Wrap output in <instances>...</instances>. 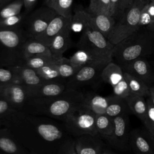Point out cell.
I'll return each instance as SVG.
<instances>
[{"label":"cell","mask_w":154,"mask_h":154,"mask_svg":"<svg viewBox=\"0 0 154 154\" xmlns=\"http://www.w3.org/2000/svg\"><path fill=\"white\" fill-rule=\"evenodd\" d=\"M113 95L121 98H126L130 94L128 84L123 78L116 85L112 87Z\"/></svg>","instance_id":"40"},{"label":"cell","mask_w":154,"mask_h":154,"mask_svg":"<svg viewBox=\"0 0 154 154\" xmlns=\"http://www.w3.org/2000/svg\"><path fill=\"white\" fill-rule=\"evenodd\" d=\"M142 2H143L144 3H147L149 1V0H141Z\"/></svg>","instance_id":"50"},{"label":"cell","mask_w":154,"mask_h":154,"mask_svg":"<svg viewBox=\"0 0 154 154\" xmlns=\"http://www.w3.org/2000/svg\"><path fill=\"white\" fill-rule=\"evenodd\" d=\"M56 64L60 76L66 81L80 69L73 65L69 58L64 57L57 60Z\"/></svg>","instance_id":"31"},{"label":"cell","mask_w":154,"mask_h":154,"mask_svg":"<svg viewBox=\"0 0 154 154\" xmlns=\"http://www.w3.org/2000/svg\"><path fill=\"white\" fill-rule=\"evenodd\" d=\"M74 138L77 154H108L113 153L106 147L99 134H85Z\"/></svg>","instance_id":"11"},{"label":"cell","mask_w":154,"mask_h":154,"mask_svg":"<svg viewBox=\"0 0 154 154\" xmlns=\"http://www.w3.org/2000/svg\"><path fill=\"white\" fill-rule=\"evenodd\" d=\"M96 114L82 103L75 107L63 119L67 132L73 137L85 134H97L95 125Z\"/></svg>","instance_id":"5"},{"label":"cell","mask_w":154,"mask_h":154,"mask_svg":"<svg viewBox=\"0 0 154 154\" xmlns=\"http://www.w3.org/2000/svg\"><path fill=\"white\" fill-rule=\"evenodd\" d=\"M149 97V99H150V100L152 101V103L154 105V86L150 87Z\"/></svg>","instance_id":"44"},{"label":"cell","mask_w":154,"mask_h":154,"mask_svg":"<svg viewBox=\"0 0 154 154\" xmlns=\"http://www.w3.org/2000/svg\"><path fill=\"white\" fill-rule=\"evenodd\" d=\"M69 59L73 65L81 68L82 66L91 63L109 62L112 60V56L99 54L85 49L78 48Z\"/></svg>","instance_id":"17"},{"label":"cell","mask_w":154,"mask_h":154,"mask_svg":"<svg viewBox=\"0 0 154 154\" xmlns=\"http://www.w3.org/2000/svg\"><path fill=\"white\" fill-rule=\"evenodd\" d=\"M23 7L25 9V13L29 12L31 8L33 7L37 0H23Z\"/></svg>","instance_id":"43"},{"label":"cell","mask_w":154,"mask_h":154,"mask_svg":"<svg viewBox=\"0 0 154 154\" xmlns=\"http://www.w3.org/2000/svg\"><path fill=\"white\" fill-rule=\"evenodd\" d=\"M135 1L136 0H124L126 9L127 10L128 8H129Z\"/></svg>","instance_id":"45"},{"label":"cell","mask_w":154,"mask_h":154,"mask_svg":"<svg viewBox=\"0 0 154 154\" xmlns=\"http://www.w3.org/2000/svg\"><path fill=\"white\" fill-rule=\"evenodd\" d=\"M129 144L134 153L151 154L154 153V138L146 129L137 128L130 131Z\"/></svg>","instance_id":"12"},{"label":"cell","mask_w":154,"mask_h":154,"mask_svg":"<svg viewBox=\"0 0 154 154\" xmlns=\"http://www.w3.org/2000/svg\"><path fill=\"white\" fill-rule=\"evenodd\" d=\"M114 129L112 134L105 140L112 149L120 152L131 150L129 144V119L128 113L113 117Z\"/></svg>","instance_id":"8"},{"label":"cell","mask_w":154,"mask_h":154,"mask_svg":"<svg viewBox=\"0 0 154 154\" xmlns=\"http://www.w3.org/2000/svg\"><path fill=\"white\" fill-rule=\"evenodd\" d=\"M58 13L52 8L43 6L26 16L25 22V31L28 38H34L46 29L48 24Z\"/></svg>","instance_id":"9"},{"label":"cell","mask_w":154,"mask_h":154,"mask_svg":"<svg viewBox=\"0 0 154 154\" xmlns=\"http://www.w3.org/2000/svg\"><path fill=\"white\" fill-rule=\"evenodd\" d=\"M89 17V14H88ZM76 46L99 54L112 56L114 45L88 22L84 28Z\"/></svg>","instance_id":"7"},{"label":"cell","mask_w":154,"mask_h":154,"mask_svg":"<svg viewBox=\"0 0 154 154\" xmlns=\"http://www.w3.org/2000/svg\"><path fill=\"white\" fill-rule=\"evenodd\" d=\"M4 124L32 154H57L63 142L70 135L63 123L23 111L14 110L4 119Z\"/></svg>","instance_id":"1"},{"label":"cell","mask_w":154,"mask_h":154,"mask_svg":"<svg viewBox=\"0 0 154 154\" xmlns=\"http://www.w3.org/2000/svg\"><path fill=\"white\" fill-rule=\"evenodd\" d=\"M110 0H90L88 9V12L98 14L103 13L109 14Z\"/></svg>","instance_id":"36"},{"label":"cell","mask_w":154,"mask_h":154,"mask_svg":"<svg viewBox=\"0 0 154 154\" xmlns=\"http://www.w3.org/2000/svg\"><path fill=\"white\" fill-rule=\"evenodd\" d=\"M14 110H15L9 103V102L0 94V120L4 119Z\"/></svg>","instance_id":"41"},{"label":"cell","mask_w":154,"mask_h":154,"mask_svg":"<svg viewBox=\"0 0 154 154\" xmlns=\"http://www.w3.org/2000/svg\"><path fill=\"white\" fill-rule=\"evenodd\" d=\"M71 20L72 18H66L58 14L50 22L43 32L33 38L49 47L55 37L71 22Z\"/></svg>","instance_id":"16"},{"label":"cell","mask_w":154,"mask_h":154,"mask_svg":"<svg viewBox=\"0 0 154 154\" xmlns=\"http://www.w3.org/2000/svg\"><path fill=\"white\" fill-rule=\"evenodd\" d=\"M4 127V121L2 120H0V129Z\"/></svg>","instance_id":"49"},{"label":"cell","mask_w":154,"mask_h":154,"mask_svg":"<svg viewBox=\"0 0 154 154\" xmlns=\"http://www.w3.org/2000/svg\"><path fill=\"white\" fill-rule=\"evenodd\" d=\"M16 72L20 81L28 90L29 97L32 93L45 81L39 76L36 70L24 65L12 67Z\"/></svg>","instance_id":"14"},{"label":"cell","mask_w":154,"mask_h":154,"mask_svg":"<svg viewBox=\"0 0 154 154\" xmlns=\"http://www.w3.org/2000/svg\"><path fill=\"white\" fill-rule=\"evenodd\" d=\"M2 95L14 109L19 111H23L29 98L28 89L21 84L6 85Z\"/></svg>","instance_id":"13"},{"label":"cell","mask_w":154,"mask_h":154,"mask_svg":"<svg viewBox=\"0 0 154 154\" xmlns=\"http://www.w3.org/2000/svg\"><path fill=\"white\" fill-rule=\"evenodd\" d=\"M144 6L149 14L152 20V30L154 31V2L149 1L144 4Z\"/></svg>","instance_id":"42"},{"label":"cell","mask_w":154,"mask_h":154,"mask_svg":"<svg viewBox=\"0 0 154 154\" xmlns=\"http://www.w3.org/2000/svg\"><path fill=\"white\" fill-rule=\"evenodd\" d=\"M20 84L19 79L12 67L0 66V85Z\"/></svg>","instance_id":"33"},{"label":"cell","mask_w":154,"mask_h":154,"mask_svg":"<svg viewBox=\"0 0 154 154\" xmlns=\"http://www.w3.org/2000/svg\"><path fill=\"white\" fill-rule=\"evenodd\" d=\"M55 1V0H45V3L47 6L51 8Z\"/></svg>","instance_id":"47"},{"label":"cell","mask_w":154,"mask_h":154,"mask_svg":"<svg viewBox=\"0 0 154 154\" xmlns=\"http://www.w3.org/2000/svg\"><path fill=\"white\" fill-rule=\"evenodd\" d=\"M26 14V13H20L16 15L0 19V26L10 29L22 28V25L24 24Z\"/></svg>","instance_id":"34"},{"label":"cell","mask_w":154,"mask_h":154,"mask_svg":"<svg viewBox=\"0 0 154 154\" xmlns=\"http://www.w3.org/2000/svg\"><path fill=\"white\" fill-rule=\"evenodd\" d=\"M95 125L97 134L105 139L109 137L113 132V117L109 116L105 113L96 115Z\"/></svg>","instance_id":"28"},{"label":"cell","mask_w":154,"mask_h":154,"mask_svg":"<svg viewBox=\"0 0 154 154\" xmlns=\"http://www.w3.org/2000/svg\"><path fill=\"white\" fill-rule=\"evenodd\" d=\"M71 22L55 37L52 40L49 49L51 55L55 60H58L63 57V54L70 47L71 40Z\"/></svg>","instance_id":"15"},{"label":"cell","mask_w":154,"mask_h":154,"mask_svg":"<svg viewBox=\"0 0 154 154\" xmlns=\"http://www.w3.org/2000/svg\"><path fill=\"white\" fill-rule=\"evenodd\" d=\"M129 109L143 122H144L147 113V100L144 96L129 94L125 98Z\"/></svg>","instance_id":"25"},{"label":"cell","mask_w":154,"mask_h":154,"mask_svg":"<svg viewBox=\"0 0 154 154\" xmlns=\"http://www.w3.org/2000/svg\"><path fill=\"white\" fill-rule=\"evenodd\" d=\"M146 3L136 0L116 22L115 26L108 37V40L116 45L132 34L140 28L139 20L141 8Z\"/></svg>","instance_id":"6"},{"label":"cell","mask_w":154,"mask_h":154,"mask_svg":"<svg viewBox=\"0 0 154 154\" xmlns=\"http://www.w3.org/2000/svg\"><path fill=\"white\" fill-rule=\"evenodd\" d=\"M130 111L125 98H121L114 95L109 96V102L105 114L111 117L128 113Z\"/></svg>","instance_id":"27"},{"label":"cell","mask_w":154,"mask_h":154,"mask_svg":"<svg viewBox=\"0 0 154 154\" xmlns=\"http://www.w3.org/2000/svg\"><path fill=\"white\" fill-rule=\"evenodd\" d=\"M88 14L90 24L108 38L115 26L116 19L103 13L94 14L88 12Z\"/></svg>","instance_id":"20"},{"label":"cell","mask_w":154,"mask_h":154,"mask_svg":"<svg viewBox=\"0 0 154 154\" xmlns=\"http://www.w3.org/2000/svg\"><path fill=\"white\" fill-rule=\"evenodd\" d=\"M126 10L124 0H110L109 14L115 19H119Z\"/></svg>","instance_id":"38"},{"label":"cell","mask_w":154,"mask_h":154,"mask_svg":"<svg viewBox=\"0 0 154 154\" xmlns=\"http://www.w3.org/2000/svg\"><path fill=\"white\" fill-rule=\"evenodd\" d=\"M5 86L6 85H0V94H2V93L3 91V90H4V88Z\"/></svg>","instance_id":"48"},{"label":"cell","mask_w":154,"mask_h":154,"mask_svg":"<svg viewBox=\"0 0 154 154\" xmlns=\"http://www.w3.org/2000/svg\"><path fill=\"white\" fill-rule=\"evenodd\" d=\"M100 77L104 82L112 87L124 78L123 70L119 64L112 60L103 67Z\"/></svg>","instance_id":"23"},{"label":"cell","mask_w":154,"mask_h":154,"mask_svg":"<svg viewBox=\"0 0 154 154\" xmlns=\"http://www.w3.org/2000/svg\"><path fill=\"white\" fill-rule=\"evenodd\" d=\"M109 62H95L82 66L77 72L67 80V88L79 90L81 87L93 82L100 76L105 65Z\"/></svg>","instance_id":"10"},{"label":"cell","mask_w":154,"mask_h":154,"mask_svg":"<svg viewBox=\"0 0 154 154\" xmlns=\"http://www.w3.org/2000/svg\"><path fill=\"white\" fill-rule=\"evenodd\" d=\"M28 38L23 28L0 26V66L14 67L21 64L23 46Z\"/></svg>","instance_id":"4"},{"label":"cell","mask_w":154,"mask_h":154,"mask_svg":"<svg viewBox=\"0 0 154 154\" xmlns=\"http://www.w3.org/2000/svg\"><path fill=\"white\" fill-rule=\"evenodd\" d=\"M0 153L26 154L29 152L18 143L5 126L0 129Z\"/></svg>","instance_id":"19"},{"label":"cell","mask_w":154,"mask_h":154,"mask_svg":"<svg viewBox=\"0 0 154 154\" xmlns=\"http://www.w3.org/2000/svg\"><path fill=\"white\" fill-rule=\"evenodd\" d=\"M154 51V35L150 32H140V28L116 45L112 58L122 67L138 58H144Z\"/></svg>","instance_id":"3"},{"label":"cell","mask_w":154,"mask_h":154,"mask_svg":"<svg viewBox=\"0 0 154 154\" xmlns=\"http://www.w3.org/2000/svg\"><path fill=\"white\" fill-rule=\"evenodd\" d=\"M123 76L128 84L130 94L149 96L150 87L142 79L123 71Z\"/></svg>","instance_id":"26"},{"label":"cell","mask_w":154,"mask_h":154,"mask_svg":"<svg viewBox=\"0 0 154 154\" xmlns=\"http://www.w3.org/2000/svg\"><path fill=\"white\" fill-rule=\"evenodd\" d=\"M40 54L51 55L49 47L35 38H28L23 46L22 61L30 57Z\"/></svg>","instance_id":"24"},{"label":"cell","mask_w":154,"mask_h":154,"mask_svg":"<svg viewBox=\"0 0 154 154\" xmlns=\"http://www.w3.org/2000/svg\"><path fill=\"white\" fill-rule=\"evenodd\" d=\"M147 113L143 123L146 128L154 138V105L149 97L147 100Z\"/></svg>","instance_id":"37"},{"label":"cell","mask_w":154,"mask_h":154,"mask_svg":"<svg viewBox=\"0 0 154 154\" xmlns=\"http://www.w3.org/2000/svg\"><path fill=\"white\" fill-rule=\"evenodd\" d=\"M122 68L124 72H126L142 79L147 84L154 81V76L151 67L144 58L133 60Z\"/></svg>","instance_id":"18"},{"label":"cell","mask_w":154,"mask_h":154,"mask_svg":"<svg viewBox=\"0 0 154 154\" xmlns=\"http://www.w3.org/2000/svg\"><path fill=\"white\" fill-rule=\"evenodd\" d=\"M109 102V96L103 97L93 93H84L82 104L96 115L105 114Z\"/></svg>","instance_id":"21"},{"label":"cell","mask_w":154,"mask_h":154,"mask_svg":"<svg viewBox=\"0 0 154 154\" xmlns=\"http://www.w3.org/2000/svg\"><path fill=\"white\" fill-rule=\"evenodd\" d=\"M23 7V0H14L11 1L0 9V19L20 14Z\"/></svg>","instance_id":"32"},{"label":"cell","mask_w":154,"mask_h":154,"mask_svg":"<svg viewBox=\"0 0 154 154\" xmlns=\"http://www.w3.org/2000/svg\"><path fill=\"white\" fill-rule=\"evenodd\" d=\"M11 1V0H0V9L8 3L10 2Z\"/></svg>","instance_id":"46"},{"label":"cell","mask_w":154,"mask_h":154,"mask_svg":"<svg viewBox=\"0 0 154 154\" xmlns=\"http://www.w3.org/2000/svg\"><path fill=\"white\" fill-rule=\"evenodd\" d=\"M149 1H152V2H154V0H149Z\"/></svg>","instance_id":"51"},{"label":"cell","mask_w":154,"mask_h":154,"mask_svg":"<svg viewBox=\"0 0 154 154\" xmlns=\"http://www.w3.org/2000/svg\"><path fill=\"white\" fill-rule=\"evenodd\" d=\"M56 63L57 62L55 63L46 65L36 70V71L39 76L46 82H60L66 83L67 81L60 76Z\"/></svg>","instance_id":"29"},{"label":"cell","mask_w":154,"mask_h":154,"mask_svg":"<svg viewBox=\"0 0 154 154\" xmlns=\"http://www.w3.org/2000/svg\"><path fill=\"white\" fill-rule=\"evenodd\" d=\"M84 93L79 90L66 88L60 95L51 97H30L23 111L63 121L76 106L83 102Z\"/></svg>","instance_id":"2"},{"label":"cell","mask_w":154,"mask_h":154,"mask_svg":"<svg viewBox=\"0 0 154 154\" xmlns=\"http://www.w3.org/2000/svg\"><path fill=\"white\" fill-rule=\"evenodd\" d=\"M66 88V83L65 82L45 81L32 93L30 97H51L57 96L61 94Z\"/></svg>","instance_id":"22"},{"label":"cell","mask_w":154,"mask_h":154,"mask_svg":"<svg viewBox=\"0 0 154 154\" xmlns=\"http://www.w3.org/2000/svg\"><path fill=\"white\" fill-rule=\"evenodd\" d=\"M73 0H55L52 6L58 14L66 17H72V4Z\"/></svg>","instance_id":"35"},{"label":"cell","mask_w":154,"mask_h":154,"mask_svg":"<svg viewBox=\"0 0 154 154\" xmlns=\"http://www.w3.org/2000/svg\"><path fill=\"white\" fill-rule=\"evenodd\" d=\"M57 60H54L50 54H40L30 57L24 59L20 65H24L33 69L37 70L46 65L55 63Z\"/></svg>","instance_id":"30"},{"label":"cell","mask_w":154,"mask_h":154,"mask_svg":"<svg viewBox=\"0 0 154 154\" xmlns=\"http://www.w3.org/2000/svg\"><path fill=\"white\" fill-rule=\"evenodd\" d=\"M57 154H77L75 138L69 136L60 146Z\"/></svg>","instance_id":"39"}]
</instances>
